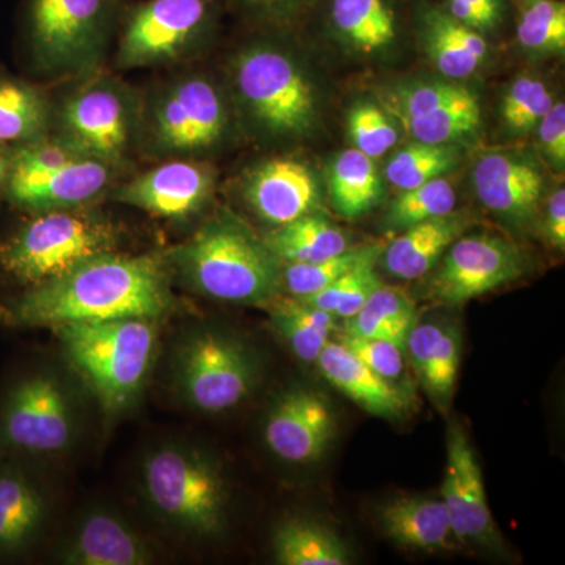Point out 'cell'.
Returning <instances> with one entry per match:
<instances>
[{
	"instance_id": "obj_1",
	"label": "cell",
	"mask_w": 565,
	"mask_h": 565,
	"mask_svg": "<svg viewBox=\"0 0 565 565\" xmlns=\"http://www.w3.org/2000/svg\"><path fill=\"white\" fill-rule=\"evenodd\" d=\"M172 303L166 266L158 256L109 252L0 303V321L11 327L128 318L154 321L169 313Z\"/></svg>"
},
{
	"instance_id": "obj_2",
	"label": "cell",
	"mask_w": 565,
	"mask_h": 565,
	"mask_svg": "<svg viewBox=\"0 0 565 565\" xmlns=\"http://www.w3.org/2000/svg\"><path fill=\"white\" fill-rule=\"evenodd\" d=\"M170 262L196 291L225 302H269L281 285L280 259L230 214L203 225Z\"/></svg>"
},
{
	"instance_id": "obj_3",
	"label": "cell",
	"mask_w": 565,
	"mask_h": 565,
	"mask_svg": "<svg viewBox=\"0 0 565 565\" xmlns=\"http://www.w3.org/2000/svg\"><path fill=\"white\" fill-rule=\"evenodd\" d=\"M125 0H24L21 32L32 68L50 77L98 71Z\"/></svg>"
},
{
	"instance_id": "obj_4",
	"label": "cell",
	"mask_w": 565,
	"mask_h": 565,
	"mask_svg": "<svg viewBox=\"0 0 565 565\" xmlns=\"http://www.w3.org/2000/svg\"><path fill=\"white\" fill-rule=\"evenodd\" d=\"M117 244L114 223L88 207L39 212L0 241V274L32 288L115 252Z\"/></svg>"
},
{
	"instance_id": "obj_5",
	"label": "cell",
	"mask_w": 565,
	"mask_h": 565,
	"mask_svg": "<svg viewBox=\"0 0 565 565\" xmlns=\"http://www.w3.org/2000/svg\"><path fill=\"white\" fill-rule=\"evenodd\" d=\"M71 364L106 411L118 412L136 399L156 352L152 319L74 322L58 327Z\"/></svg>"
},
{
	"instance_id": "obj_6",
	"label": "cell",
	"mask_w": 565,
	"mask_h": 565,
	"mask_svg": "<svg viewBox=\"0 0 565 565\" xmlns=\"http://www.w3.org/2000/svg\"><path fill=\"white\" fill-rule=\"evenodd\" d=\"M228 128L221 88L204 74H180L143 99L139 152L156 161L196 159L218 147Z\"/></svg>"
},
{
	"instance_id": "obj_7",
	"label": "cell",
	"mask_w": 565,
	"mask_h": 565,
	"mask_svg": "<svg viewBox=\"0 0 565 565\" xmlns=\"http://www.w3.org/2000/svg\"><path fill=\"white\" fill-rule=\"evenodd\" d=\"M81 79L54 106L51 131L122 172L139 152L143 99L110 74L95 71Z\"/></svg>"
},
{
	"instance_id": "obj_8",
	"label": "cell",
	"mask_w": 565,
	"mask_h": 565,
	"mask_svg": "<svg viewBox=\"0 0 565 565\" xmlns=\"http://www.w3.org/2000/svg\"><path fill=\"white\" fill-rule=\"evenodd\" d=\"M221 7V0H139L125 6L115 68H158L191 58L214 35Z\"/></svg>"
},
{
	"instance_id": "obj_9",
	"label": "cell",
	"mask_w": 565,
	"mask_h": 565,
	"mask_svg": "<svg viewBox=\"0 0 565 565\" xmlns=\"http://www.w3.org/2000/svg\"><path fill=\"white\" fill-rule=\"evenodd\" d=\"M232 82L241 109L267 136H299L313 125V88L277 44L258 41L244 47L232 63Z\"/></svg>"
},
{
	"instance_id": "obj_10",
	"label": "cell",
	"mask_w": 565,
	"mask_h": 565,
	"mask_svg": "<svg viewBox=\"0 0 565 565\" xmlns=\"http://www.w3.org/2000/svg\"><path fill=\"white\" fill-rule=\"evenodd\" d=\"M143 487L156 511L170 523L199 534L221 531L225 484L210 460L180 446H166L148 457Z\"/></svg>"
},
{
	"instance_id": "obj_11",
	"label": "cell",
	"mask_w": 565,
	"mask_h": 565,
	"mask_svg": "<svg viewBox=\"0 0 565 565\" xmlns=\"http://www.w3.org/2000/svg\"><path fill=\"white\" fill-rule=\"evenodd\" d=\"M71 437L68 394L51 374L22 375L0 396V456L51 455Z\"/></svg>"
},
{
	"instance_id": "obj_12",
	"label": "cell",
	"mask_w": 565,
	"mask_h": 565,
	"mask_svg": "<svg viewBox=\"0 0 565 565\" xmlns=\"http://www.w3.org/2000/svg\"><path fill=\"white\" fill-rule=\"evenodd\" d=\"M178 382L185 399L207 414L243 403L255 384V367L243 344L217 333L193 337L178 360Z\"/></svg>"
},
{
	"instance_id": "obj_13",
	"label": "cell",
	"mask_w": 565,
	"mask_h": 565,
	"mask_svg": "<svg viewBox=\"0 0 565 565\" xmlns=\"http://www.w3.org/2000/svg\"><path fill=\"white\" fill-rule=\"evenodd\" d=\"M525 273V256L504 237H460L427 282V297L435 302L460 305L509 285Z\"/></svg>"
},
{
	"instance_id": "obj_14",
	"label": "cell",
	"mask_w": 565,
	"mask_h": 565,
	"mask_svg": "<svg viewBox=\"0 0 565 565\" xmlns=\"http://www.w3.org/2000/svg\"><path fill=\"white\" fill-rule=\"evenodd\" d=\"M212 189L214 173L210 167L196 159H167L115 185L110 199L158 217L181 221L202 210Z\"/></svg>"
},
{
	"instance_id": "obj_15",
	"label": "cell",
	"mask_w": 565,
	"mask_h": 565,
	"mask_svg": "<svg viewBox=\"0 0 565 565\" xmlns=\"http://www.w3.org/2000/svg\"><path fill=\"white\" fill-rule=\"evenodd\" d=\"M120 173L110 163L82 158L52 172L7 177L0 195L18 210L31 214L77 210L88 207L110 193Z\"/></svg>"
},
{
	"instance_id": "obj_16",
	"label": "cell",
	"mask_w": 565,
	"mask_h": 565,
	"mask_svg": "<svg viewBox=\"0 0 565 565\" xmlns=\"http://www.w3.org/2000/svg\"><path fill=\"white\" fill-rule=\"evenodd\" d=\"M334 434V416L321 394L292 390L278 401L267 418L264 438L270 451L286 462L321 459Z\"/></svg>"
},
{
	"instance_id": "obj_17",
	"label": "cell",
	"mask_w": 565,
	"mask_h": 565,
	"mask_svg": "<svg viewBox=\"0 0 565 565\" xmlns=\"http://www.w3.org/2000/svg\"><path fill=\"white\" fill-rule=\"evenodd\" d=\"M441 497L448 509L457 541L478 544L494 541L497 533L487 501L481 467L473 448L459 427L452 429L449 435L448 462Z\"/></svg>"
},
{
	"instance_id": "obj_18",
	"label": "cell",
	"mask_w": 565,
	"mask_h": 565,
	"mask_svg": "<svg viewBox=\"0 0 565 565\" xmlns=\"http://www.w3.org/2000/svg\"><path fill=\"white\" fill-rule=\"evenodd\" d=\"M244 195L264 222L281 226L313 210L318 191L310 169L292 159H269L245 178Z\"/></svg>"
},
{
	"instance_id": "obj_19",
	"label": "cell",
	"mask_w": 565,
	"mask_h": 565,
	"mask_svg": "<svg viewBox=\"0 0 565 565\" xmlns=\"http://www.w3.org/2000/svg\"><path fill=\"white\" fill-rule=\"evenodd\" d=\"M476 193L486 207L512 221H526L542 195V174L522 156L490 152L476 163Z\"/></svg>"
},
{
	"instance_id": "obj_20",
	"label": "cell",
	"mask_w": 565,
	"mask_h": 565,
	"mask_svg": "<svg viewBox=\"0 0 565 565\" xmlns=\"http://www.w3.org/2000/svg\"><path fill=\"white\" fill-rule=\"evenodd\" d=\"M414 14L424 51L441 74L463 79L481 68L489 54L484 35L455 20L435 0H416Z\"/></svg>"
},
{
	"instance_id": "obj_21",
	"label": "cell",
	"mask_w": 565,
	"mask_h": 565,
	"mask_svg": "<svg viewBox=\"0 0 565 565\" xmlns=\"http://www.w3.org/2000/svg\"><path fill=\"white\" fill-rule=\"evenodd\" d=\"M323 377L364 411L401 418L412 408V394L386 381L341 343H327L316 360Z\"/></svg>"
},
{
	"instance_id": "obj_22",
	"label": "cell",
	"mask_w": 565,
	"mask_h": 565,
	"mask_svg": "<svg viewBox=\"0 0 565 565\" xmlns=\"http://www.w3.org/2000/svg\"><path fill=\"white\" fill-rule=\"evenodd\" d=\"M46 519V497L36 482L18 465L0 462V559L28 552Z\"/></svg>"
},
{
	"instance_id": "obj_23",
	"label": "cell",
	"mask_w": 565,
	"mask_h": 565,
	"mask_svg": "<svg viewBox=\"0 0 565 565\" xmlns=\"http://www.w3.org/2000/svg\"><path fill=\"white\" fill-rule=\"evenodd\" d=\"M150 552L118 516L93 512L66 546L63 561L76 565H143Z\"/></svg>"
},
{
	"instance_id": "obj_24",
	"label": "cell",
	"mask_w": 565,
	"mask_h": 565,
	"mask_svg": "<svg viewBox=\"0 0 565 565\" xmlns=\"http://www.w3.org/2000/svg\"><path fill=\"white\" fill-rule=\"evenodd\" d=\"M385 534L396 544L422 552H445L456 545L451 519L444 500L397 498L379 512Z\"/></svg>"
},
{
	"instance_id": "obj_25",
	"label": "cell",
	"mask_w": 565,
	"mask_h": 565,
	"mask_svg": "<svg viewBox=\"0 0 565 565\" xmlns=\"http://www.w3.org/2000/svg\"><path fill=\"white\" fill-rule=\"evenodd\" d=\"M332 31L352 50L373 54L399 35V0H326Z\"/></svg>"
},
{
	"instance_id": "obj_26",
	"label": "cell",
	"mask_w": 565,
	"mask_h": 565,
	"mask_svg": "<svg viewBox=\"0 0 565 565\" xmlns=\"http://www.w3.org/2000/svg\"><path fill=\"white\" fill-rule=\"evenodd\" d=\"M411 362L419 381L435 403L451 401L460 367V334L455 327L440 323H416L408 334Z\"/></svg>"
},
{
	"instance_id": "obj_27",
	"label": "cell",
	"mask_w": 565,
	"mask_h": 565,
	"mask_svg": "<svg viewBox=\"0 0 565 565\" xmlns=\"http://www.w3.org/2000/svg\"><path fill=\"white\" fill-rule=\"evenodd\" d=\"M467 228L462 217L448 214L405 228L385 250V269L403 280L422 278Z\"/></svg>"
},
{
	"instance_id": "obj_28",
	"label": "cell",
	"mask_w": 565,
	"mask_h": 565,
	"mask_svg": "<svg viewBox=\"0 0 565 565\" xmlns=\"http://www.w3.org/2000/svg\"><path fill=\"white\" fill-rule=\"evenodd\" d=\"M52 110L39 85L0 71V148L20 147L50 134Z\"/></svg>"
},
{
	"instance_id": "obj_29",
	"label": "cell",
	"mask_w": 565,
	"mask_h": 565,
	"mask_svg": "<svg viewBox=\"0 0 565 565\" xmlns=\"http://www.w3.org/2000/svg\"><path fill=\"white\" fill-rule=\"evenodd\" d=\"M264 243L281 263L322 262L349 248L340 228L310 214L278 226Z\"/></svg>"
},
{
	"instance_id": "obj_30",
	"label": "cell",
	"mask_w": 565,
	"mask_h": 565,
	"mask_svg": "<svg viewBox=\"0 0 565 565\" xmlns=\"http://www.w3.org/2000/svg\"><path fill=\"white\" fill-rule=\"evenodd\" d=\"M275 559L282 565H345L348 546L329 527L310 520H289L274 537Z\"/></svg>"
},
{
	"instance_id": "obj_31",
	"label": "cell",
	"mask_w": 565,
	"mask_h": 565,
	"mask_svg": "<svg viewBox=\"0 0 565 565\" xmlns=\"http://www.w3.org/2000/svg\"><path fill=\"white\" fill-rule=\"evenodd\" d=\"M330 191L334 206L344 217H359L370 211L381 196L373 159L356 148L341 152L333 163Z\"/></svg>"
},
{
	"instance_id": "obj_32",
	"label": "cell",
	"mask_w": 565,
	"mask_h": 565,
	"mask_svg": "<svg viewBox=\"0 0 565 565\" xmlns=\"http://www.w3.org/2000/svg\"><path fill=\"white\" fill-rule=\"evenodd\" d=\"M403 122L414 139L423 143L452 145L478 131L481 107L475 93L465 88L457 98L444 106Z\"/></svg>"
},
{
	"instance_id": "obj_33",
	"label": "cell",
	"mask_w": 565,
	"mask_h": 565,
	"mask_svg": "<svg viewBox=\"0 0 565 565\" xmlns=\"http://www.w3.org/2000/svg\"><path fill=\"white\" fill-rule=\"evenodd\" d=\"M515 35L523 50L537 54L565 47L564 0H514Z\"/></svg>"
},
{
	"instance_id": "obj_34",
	"label": "cell",
	"mask_w": 565,
	"mask_h": 565,
	"mask_svg": "<svg viewBox=\"0 0 565 565\" xmlns=\"http://www.w3.org/2000/svg\"><path fill=\"white\" fill-rule=\"evenodd\" d=\"M384 253L381 244L348 248L340 255L316 263H285L281 266V282L292 297H307L326 289L353 267L370 259H377Z\"/></svg>"
},
{
	"instance_id": "obj_35",
	"label": "cell",
	"mask_w": 565,
	"mask_h": 565,
	"mask_svg": "<svg viewBox=\"0 0 565 565\" xmlns=\"http://www.w3.org/2000/svg\"><path fill=\"white\" fill-rule=\"evenodd\" d=\"M457 156L459 151L452 145L416 141L393 156L386 166V178L401 191H408L449 172L456 166Z\"/></svg>"
},
{
	"instance_id": "obj_36",
	"label": "cell",
	"mask_w": 565,
	"mask_h": 565,
	"mask_svg": "<svg viewBox=\"0 0 565 565\" xmlns=\"http://www.w3.org/2000/svg\"><path fill=\"white\" fill-rule=\"evenodd\" d=\"M375 263L377 259L359 264L322 291L299 297V299L311 307L337 316L338 319L352 318L362 310L371 294L382 285L381 278L375 274Z\"/></svg>"
},
{
	"instance_id": "obj_37",
	"label": "cell",
	"mask_w": 565,
	"mask_h": 565,
	"mask_svg": "<svg viewBox=\"0 0 565 565\" xmlns=\"http://www.w3.org/2000/svg\"><path fill=\"white\" fill-rule=\"evenodd\" d=\"M456 207V192L451 182L445 178H435L415 189L403 191L388 214L393 228H408L416 223L452 214Z\"/></svg>"
},
{
	"instance_id": "obj_38",
	"label": "cell",
	"mask_w": 565,
	"mask_h": 565,
	"mask_svg": "<svg viewBox=\"0 0 565 565\" xmlns=\"http://www.w3.org/2000/svg\"><path fill=\"white\" fill-rule=\"evenodd\" d=\"M270 321L288 341L294 353L303 362L313 363L330 341V333L305 321L297 308L296 297H282L269 303Z\"/></svg>"
},
{
	"instance_id": "obj_39",
	"label": "cell",
	"mask_w": 565,
	"mask_h": 565,
	"mask_svg": "<svg viewBox=\"0 0 565 565\" xmlns=\"http://www.w3.org/2000/svg\"><path fill=\"white\" fill-rule=\"evenodd\" d=\"M552 106V93L541 81L520 77L505 93L501 114L512 132L527 134L537 129Z\"/></svg>"
},
{
	"instance_id": "obj_40",
	"label": "cell",
	"mask_w": 565,
	"mask_h": 565,
	"mask_svg": "<svg viewBox=\"0 0 565 565\" xmlns=\"http://www.w3.org/2000/svg\"><path fill=\"white\" fill-rule=\"evenodd\" d=\"M351 131L356 150L367 158L374 159L392 150L397 141V132L384 111L371 104L355 107L349 117Z\"/></svg>"
},
{
	"instance_id": "obj_41",
	"label": "cell",
	"mask_w": 565,
	"mask_h": 565,
	"mask_svg": "<svg viewBox=\"0 0 565 565\" xmlns=\"http://www.w3.org/2000/svg\"><path fill=\"white\" fill-rule=\"evenodd\" d=\"M340 343L386 381H396L404 373L403 349L396 344L348 333L341 334Z\"/></svg>"
},
{
	"instance_id": "obj_42",
	"label": "cell",
	"mask_w": 565,
	"mask_h": 565,
	"mask_svg": "<svg viewBox=\"0 0 565 565\" xmlns=\"http://www.w3.org/2000/svg\"><path fill=\"white\" fill-rule=\"evenodd\" d=\"M438 6L467 28L492 33L503 25L509 0H435Z\"/></svg>"
},
{
	"instance_id": "obj_43",
	"label": "cell",
	"mask_w": 565,
	"mask_h": 565,
	"mask_svg": "<svg viewBox=\"0 0 565 565\" xmlns=\"http://www.w3.org/2000/svg\"><path fill=\"white\" fill-rule=\"evenodd\" d=\"M463 90L465 87L448 82H427L405 88L397 96V117L403 121L419 117L451 102Z\"/></svg>"
},
{
	"instance_id": "obj_44",
	"label": "cell",
	"mask_w": 565,
	"mask_h": 565,
	"mask_svg": "<svg viewBox=\"0 0 565 565\" xmlns=\"http://www.w3.org/2000/svg\"><path fill=\"white\" fill-rule=\"evenodd\" d=\"M363 311L382 319V321L393 323V326L404 327V329H414L416 326V305L403 289L390 288L381 285L370 299L363 305Z\"/></svg>"
},
{
	"instance_id": "obj_45",
	"label": "cell",
	"mask_w": 565,
	"mask_h": 565,
	"mask_svg": "<svg viewBox=\"0 0 565 565\" xmlns=\"http://www.w3.org/2000/svg\"><path fill=\"white\" fill-rule=\"evenodd\" d=\"M315 2L318 0H225L245 20L266 25L286 24Z\"/></svg>"
},
{
	"instance_id": "obj_46",
	"label": "cell",
	"mask_w": 565,
	"mask_h": 565,
	"mask_svg": "<svg viewBox=\"0 0 565 565\" xmlns=\"http://www.w3.org/2000/svg\"><path fill=\"white\" fill-rule=\"evenodd\" d=\"M542 152L553 169L563 172L565 166V106L564 103H553L537 126Z\"/></svg>"
},
{
	"instance_id": "obj_47",
	"label": "cell",
	"mask_w": 565,
	"mask_h": 565,
	"mask_svg": "<svg viewBox=\"0 0 565 565\" xmlns=\"http://www.w3.org/2000/svg\"><path fill=\"white\" fill-rule=\"evenodd\" d=\"M545 233L550 243L564 250L565 247V191L557 189L548 200Z\"/></svg>"
},
{
	"instance_id": "obj_48",
	"label": "cell",
	"mask_w": 565,
	"mask_h": 565,
	"mask_svg": "<svg viewBox=\"0 0 565 565\" xmlns=\"http://www.w3.org/2000/svg\"><path fill=\"white\" fill-rule=\"evenodd\" d=\"M7 173H9V151L7 148H0V193L6 184Z\"/></svg>"
}]
</instances>
